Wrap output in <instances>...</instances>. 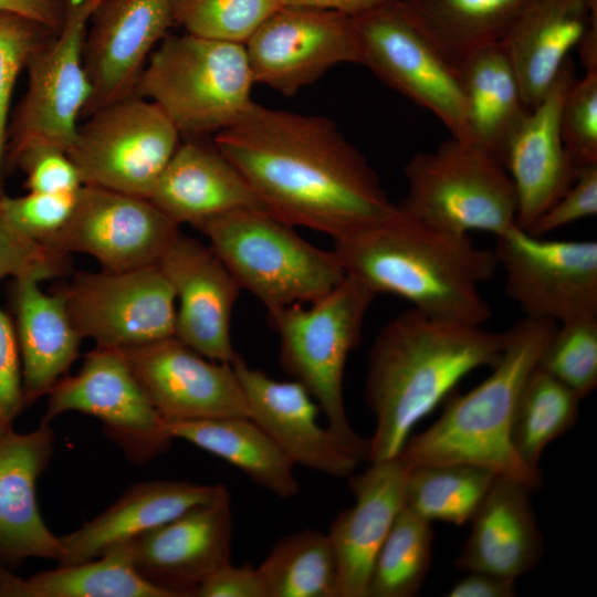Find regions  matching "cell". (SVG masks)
<instances>
[{"mask_svg": "<svg viewBox=\"0 0 597 597\" xmlns=\"http://www.w3.org/2000/svg\"><path fill=\"white\" fill-rule=\"evenodd\" d=\"M568 56L553 84L512 136L502 164L517 198L516 224L527 229L575 180L561 134L565 96L575 81Z\"/></svg>", "mask_w": 597, "mask_h": 597, "instance_id": "obj_22", "label": "cell"}, {"mask_svg": "<svg viewBox=\"0 0 597 597\" xmlns=\"http://www.w3.org/2000/svg\"><path fill=\"white\" fill-rule=\"evenodd\" d=\"M582 400L597 386V317L557 324L537 364Z\"/></svg>", "mask_w": 597, "mask_h": 597, "instance_id": "obj_39", "label": "cell"}, {"mask_svg": "<svg viewBox=\"0 0 597 597\" xmlns=\"http://www.w3.org/2000/svg\"><path fill=\"white\" fill-rule=\"evenodd\" d=\"M53 30L24 15L0 11V197L4 195L8 116L17 78Z\"/></svg>", "mask_w": 597, "mask_h": 597, "instance_id": "obj_40", "label": "cell"}, {"mask_svg": "<svg viewBox=\"0 0 597 597\" xmlns=\"http://www.w3.org/2000/svg\"><path fill=\"white\" fill-rule=\"evenodd\" d=\"M70 270V255L18 232L0 209V281L34 277L43 282Z\"/></svg>", "mask_w": 597, "mask_h": 597, "instance_id": "obj_43", "label": "cell"}, {"mask_svg": "<svg viewBox=\"0 0 597 597\" xmlns=\"http://www.w3.org/2000/svg\"><path fill=\"white\" fill-rule=\"evenodd\" d=\"M333 240L346 275L376 295H397L442 321L483 325L491 317L480 290L499 266L493 249L469 234L432 227L397 205L389 217Z\"/></svg>", "mask_w": 597, "mask_h": 597, "instance_id": "obj_2", "label": "cell"}, {"mask_svg": "<svg viewBox=\"0 0 597 597\" xmlns=\"http://www.w3.org/2000/svg\"><path fill=\"white\" fill-rule=\"evenodd\" d=\"M407 195L398 203L438 229L498 237L516 224L517 198L503 164L471 143L450 137L405 167Z\"/></svg>", "mask_w": 597, "mask_h": 597, "instance_id": "obj_8", "label": "cell"}, {"mask_svg": "<svg viewBox=\"0 0 597 597\" xmlns=\"http://www.w3.org/2000/svg\"><path fill=\"white\" fill-rule=\"evenodd\" d=\"M195 597H268V593L258 567L229 562L201 584Z\"/></svg>", "mask_w": 597, "mask_h": 597, "instance_id": "obj_47", "label": "cell"}, {"mask_svg": "<svg viewBox=\"0 0 597 597\" xmlns=\"http://www.w3.org/2000/svg\"><path fill=\"white\" fill-rule=\"evenodd\" d=\"M224 486L178 480H149L130 485L112 505L77 530L60 536L57 565L84 563L214 499Z\"/></svg>", "mask_w": 597, "mask_h": 597, "instance_id": "obj_28", "label": "cell"}, {"mask_svg": "<svg viewBox=\"0 0 597 597\" xmlns=\"http://www.w3.org/2000/svg\"><path fill=\"white\" fill-rule=\"evenodd\" d=\"M526 0H402L436 43L458 64L471 52L501 43Z\"/></svg>", "mask_w": 597, "mask_h": 597, "instance_id": "obj_33", "label": "cell"}, {"mask_svg": "<svg viewBox=\"0 0 597 597\" xmlns=\"http://www.w3.org/2000/svg\"><path fill=\"white\" fill-rule=\"evenodd\" d=\"M258 568L268 597H337L335 554L318 530L283 536Z\"/></svg>", "mask_w": 597, "mask_h": 597, "instance_id": "obj_34", "label": "cell"}, {"mask_svg": "<svg viewBox=\"0 0 597 597\" xmlns=\"http://www.w3.org/2000/svg\"><path fill=\"white\" fill-rule=\"evenodd\" d=\"M70 0H0V11L13 12L59 30Z\"/></svg>", "mask_w": 597, "mask_h": 597, "instance_id": "obj_49", "label": "cell"}, {"mask_svg": "<svg viewBox=\"0 0 597 597\" xmlns=\"http://www.w3.org/2000/svg\"><path fill=\"white\" fill-rule=\"evenodd\" d=\"M59 292L81 337L96 347L126 349L174 336L176 295L157 263L82 271Z\"/></svg>", "mask_w": 597, "mask_h": 597, "instance_id": "obj_13", "label": "cell"}, {"mask_svg": "<svg viewBox=\"0 0 597 597\" xmlns=\"http://www.w3.org/2000/svg\"><path fill=\"white\" fill-rule=\"evenodd\" d=\"M360 64L432 113L451 137L471 142L458 65L429 38L402 0L353 18Z\"/></svg>", "mask_w": 597, "mask_h": 597, "instance_id": "obj_10", "label": "cell"}, {"mask_svg": "<svg viewBox=\"0 0 597 597\" xmlns=\"http://www.w3.org/2000/svg\"><path fill=\"white\" fill-rule=\"evenodd\" d=\"M458 71L471 143L501 163L512 136L530 113L513 64L501 43L478 49Z\"/></svg>", "mask_w": 597, "mask_h": 597, "instance_id": "obj_30", "label": "cell"}, {"mask_svg": "<svg viewBox=\"0 0 597 597\" xmlns=\"http://www.w3.org/2000/svg\"><path fill=\"white\" fill-rule=\"evenodd\" d=\"M254 83L292 96L341 63H359L353 18L281 7L244 43Z\"/></svg>", "mask_w": 597, "mask_h": 597, "instance_id": "obj_15", "label": "cell"}, {"mask_svg": "<svg viewBox=\"0 0 597 597\" xmlns=\"http://www.w3.org/2000/svg\"><path fill=\"white\" fill-rule=\"evenodd\" d=\"M387 0H280L282 7H303L336 11L350 18L375 9Z\"/></svg>", "mask_w": 597, "mask_h": 597, "instance_id": "obj_50", "label": "cell"}, {"mask_svg": "<svg viewBox=\"0 0 597 597\" xmlns=\"http://www.w3.org/2000/svg\"><path fill=\"white\" fill-rule=\"evenodd\" d=\"M244 44L167 34L148 57L135 94L157 104L180 136L202 137L233 125L252 104Z\"/></svg>", "mask_w": 597, "mask_h": 597, "instance_id": "obj_7", "label": "cell"}, {"mask_svg": "<svg viewBox=\"0 0 597 597\" xmlns=\"http://www.w3.org/2000/svg\"><path fill=\"white\" fill-rule=\"evenodd\" d=\"M561 134L575 175L597 165V71H586L570 85L562 107Z\"/></svg>", "mask_w": 597, "mask_h": 597, "instance_id": "obj_41", "label": "cell"}, {"mask_svg": "<svg viewBox=\"0 0 597 597\" xmlns=\"http://www.w3.org/2000/svg\"><path fill=\"white\" fill-rule=\"evenodd\" d=\"M24 408L14 324L0 306V433L13 428L14 420Z\"/></svg>", "mask_w": 597, "mask_h": 597, "instance_id": "obj_46", "label": "cell"}, {"mask_svg": "<svg viewBox=\"0 0 597 597\" xmlns=\"http://www.w3.org/2000/svg\"><path fill=\"white\" fill-rule=\"evenodd\" d=\"M597 27V0H526L501 44L530 109L544 97L569 51Z\"/></svg>", "mask_w": 597, "mask_h": 597, "instance_id": "obj_27", "label": "cell"}, {"mask_svg": "<svg viewBox=\"0 0 597 597\" xmlns=\"http://www.w3.org/2000/svg\"><path fill=\"white\" fill-rule=\"evenodd\" d=\"M496 476L467 463L416 467L407 473L405 506L430 523L462 525L471 521Z\"/></svg>", "mask_w": 597, "mask_h": 597, "instance_id": "obj_36", "label": "cell"}, {"mask_svg": "<svg viewBox=\"0 0 597 597\" xmlns=\"http://www.w3.org/2000/svg\"><path fill=\"white\" fill-rule=\"evenodd\" d=\"M54 452L51 423L32 431L0 433V564L12 569L27 558L55 561L63 556L60 536L44 523L35 486Z\"/></svg>", "mask_w": 597, "mask_h": 597, "instance_id": "obj_23", "label": "cell"}, {"mask_svg": "<svg viewBox=\"0 0 597 597\" xmlns=\"http://www.w3.org/2000/svg\"><path fill=\"white\" fill-rule=\"evenodd\" d=\"M14 329L25 408L46 396L78 356L82 337L60 292L48 294L38 279L13 280Z\"/></svg>", "mask_w": 597, "mask_h": 597, "instance_id": "obj_29", "label": "cell"}, {"mask_svg": "<svg viewBox=\"0 0 597 597\" xmlns=\"http://www.w3.org/2000/svg\"><path fill=\"white\" fill-rule=\"evenodd\" d=\"M24 171L28 191L76 192L83 186L80 172L65 150L39 148L24 154L15 169Z\"/></svg>", "mask_w": 597, "mask_h": 597, "instance_id": "obj_45", "label": "cell"}, {"mask_svg": "<svg viewBox=\"0 0 597 597\" xmlns=\"http://www.w3.org/2000/svg\"><path fill=\"white\" fill-rule=\"evenodd\" d=\"M505 292L526 317H597V242L551 240L514 224L492 248Z\"/></svg>", "mask_w": 597, "mask_h": 597, "instance_id": "obj_12", "label": "cell"}, {"mask_svg": "<svg viewBox=\"0 0 597 597\" xmlns=\"http://www.w3.org/2000/svg\"><path fill=\"white\" fill-rule=\"evenodd\" d=\"M449 590V597H513L515 579L486 572H467Z\"/></svg>", "mask_w": 597, "mask_h": 597, "instance_id": "obj_48", "label": "cell"}, {"mask_svg": "<svg viewBox=\"0 0 597 597\" xmlns=\"http://www.w3.org/2000/svg\"><path fill=\"white\" fill-rule=\"evenodd\" d=\"M369 463L347 478L355 503L337 514L327 533L337 564V597H368L374 561L406 503L408 470L399 460Z\"/></svg>", "mask_w": 597, "mask_h": 597, "instance_id": "obj_24", "label": "cell"}, {"mask_svg": "<svg viewBox=\"0 0 597 597\" xmlns=\"http://www.w3.org/2000/svg\"><path fill=\"white\" fill-rule=\"evenodd\" d=\"M84 119L66 150L83 186L148 199L180 144L168 116L132 94Z\"/></svg>", "mask_w": 597, "mask_h": 597, "instance_id": "obj_11", "label": "cell"}, {"mask_svg": "<svg viewBox=\"0 0 597 597\" xmlns=\"http://www.w3.org/2000/svg\"><path fill=\"white\" fill-rule=\"evenodd\" d=\"M178 306L174 336L202 356L232 363L231 318L242 290L210 247L180 232L157 262Z\"/></svg>", "mask_w": 597, "mask_h": 597, "instance_id": "obj_20", "label": "cell"}, {"mask_svg": "<svg viewBox=\"0 0 597 597\" xmlns=\"http://www.w3.org/2000/svg\"><path fill=\"white\" fill-rule=\"evenodd\" d=\"M281 7L280 0H172V24L192 35L244 44Z\"/></svg>", "mask_w": 597, "mask_h": 597, "instance_id": "obj_38", "label": "cell"}, {"mask_svg": "<svg viewBox=\"0 0 597 597\" xmlns=\"http://www.w3.org/2000/svg\"><path fill=\"white\" fill-rule=\"evenodd\" d=\"M241 289L268 312L312 303L346 276L334 250L298 235L293 226L262 209H238L196 227Z\"/></svg>", "mask_w": 597, "mask_h": 597, "instance_id": "obj_6", "label": "cell"}, {"mask_svg": "<svg viewBox=\"0 0 597 597\" xmlns=\"http://www.w3.org/2000/svg\"><path fill=\"white\" fill-rule=\"evenodd\" d=\"M104 0H70L62 27L30 56L28 85L7 132L6 172L39 148L67 150L91 87L83 48L91 17Z\"/></svg>", "mask_w": 597, "mask_h": 597, "instance_id": "obj_9", "label": "cell"}, {"mask_svg": "<svg viewBox=\"0 0 597 597\" xmlns=\"http://www.w3.org/2000/svg\"><path fill=\"white\" fill-rule=\"evenodd\" d=\"M432 544L431 523L404 506L374 561L368 597L415 596L428 575Z\"/></svg>", "mask_w": 597, "mask_h": 597, "instance_id": "obj_37", "label": "cell"}, {"mask_svg": "<svg viewBox=\"0 0 597 597\" xmlns=\"http://www.w3.org/2000/svg\"><path fill=\"white\" fill-rule=\"evenodd\" d=\"M213 142L266 210L293 227L334 239L397 209L363 154L327 117L252 102Z\"/></svg>", "mask_w": 597, "mask_h": 597, "instance_id": "obj_1", "label": "cell"}, {"mask_svg": "<svg viewBox=\"0 0 597 597\" xmlns=\"http://www.w3.org/2000/svg\"><path fill=\"white\" fill-rule=\"evenodd\" d=\"M148 200L178 226L238 209L266 210L247 179L217 147L200 137L180 143Z\"/></svg>", "mask_w": 597, "mask_h": 597, "instance_id": "obj_25", "label": "cell"}, {"mask_svg": "<svg viewBox=\"0 0 597 597\" xmlns=\"http://www.w3.org/2000/svg\"><path fill=\"white\" fill-rule=\"evenodd\" d=\"M46 396L41 421L51 423L67 411L95 417L133 463L156 458L174 440L119 349L95 346L78 371L63 376Z\"/></svg>", "mask_w": 597, "mask_h": 597, "instance_id": "obj_14", "label": "cell"}, {"mask_svg": "<svg viewBox=\"0 0 597 597\" xmlns=\"http://www.w3.org/2000/svg\"><path fill=\"white\" fill-rule=\"evenodd\" d=\"M531 491L516 480L496 476L471 519V533L455 559L457 568L516 579L537 566L544 544Z\"/></svg>", "mask_w": 597, "mask_h": 597, "instance_id": "obj_26", "label": "cell"}, {"mask_svg": "<svg viewBox=\"0 0 597 597\" xmlns=\"http://www.w3.org/2000/svg\"><path fill=\"white\" fill-rule=\"evenodd\" d=\"M232 533L231 496L224 486L214 499L121 544L145 582L167 597H195L230 562Z\"/></svg>", "mask_w": 597, "mask_h": 597, "instance_id": "obj_17", "label": "cell"}, {"mask_svg": "<svg viewBox=\"0 0 597 597\" xmlns=\"http://www.w3.org/2000/svg\"><path fill=\"white\" fill-rule=\"evenodd\" d=\"M248 417L293 462L333 476L348 478L359 461L337 443L318 422L320 407L306 388L292 379L281 381L253 368L239 355L231 363Z\"/></svg>", "mask_w": 597, "mask_h": 597, "instance_id": "obj_21", "label": "cell"}, {"mask_svg": "<svg viewBox=\"0 0 597 597\" xmlns=\"http://www.w3.org/2000/svg\"><path fill=\"white\" fill-rule=\"evenodd\" d=\"M0 597H167L133 568L123 544L78 564L20 577L0 564Z\"/></svg>", "mask_w": 597, "mask_h": 597, "instance_id": "obj_32", "label": "cell"}, {"mask_svg": "<svg viewBox=\"0 0 597 597\" xmlns=\"http://www.w3.org/2000/svg\"><path fill=\"white\" fill-rule=\"evenodd\" d=\"M172 24V0H104L83 48L91 95L82 118L132 94L146 62Z\"/></svg>", "mask_w": 597, "mask_h": 597, "instance_id": "obj_19", "label": "cell"}, {"mask_svg": "<svg viewBox=\"0 0 597 597\" xmlns=\"http://www.w3.org/2000/svg\"><path fill=\"white\" fill-rule=\"evenodd\" d=\"M506 332L449 322L410 307L377 334L368 353L365 399L376 428L367 460L396 458L412 428L476 368L501 358Z\"/></svg>", "mask_w": 597, "mask_h": 597, "instance_id": "obj_3", "label": "cell"}, {"mask_svg": "<svg viewBox=\"0 0 597 597\" xmlns=\"http://www.w3.org/2000/svg\"><path fill=\"white\" fill-rule=\"evenodd\" d=\"M179 232L148 199L82 186L70 220L48 247L87 254L106 271H125L156 264Z\"/></svg>", "mask_w": 597, "mask_h": 597, "instance_id": "obj_16", "label": "cell"}, {"mask_svg": "<svg viewBox=\"0 0 597 597\" xmlns=\"http://www.w3.org/2000/svg\"><path fill=\"white\" fill-rule=\"evenodd\" d=\"M119 350L166 423L248 417L230 363L209 359L175 336Z\"/></svg>", "mask_w": 597, "mask_h": 597, "instance_id": "obj_18", "label": "cell"}, {"mask_svg": "<svg viewBox=\"0 0 597 597\" xmlns=\"http://www.w3.org/2000/svg\"><path fill=\"white\" fill-rule=\"evenodd\" d=\"M596 213L597 165H594L578 170L575 180L563 196L525 230L531 234L544 237Z\"/></svg>", "mask_w": 597, "mask_h": 597, "instance_id": "obj_44", "label": "cell"}, {"mask_svg": "<svg viewBox=\"0 0 597 597\" xmlns=\"http://www.w3.org/2000/svg\"><path fill=\"white\" fill-rule=\"evenodd\" d=\"M77 192L28 193L0 197V209L8 222L25 238L46 245L70 220Z\"/></svg>", "mask_w": 597, "mask_h": 597, "instance_id": "obj_42", "label": "cell"}, {"mask_svg": "<svg viewBox=\"0 0 597 597\" xmlns=\"http://www.w3.org/2000/svg\"><path fill=\"white\" fill-rule=\"evenodd\" d=\"M580 399L538 365L519 396L511 427L513 448L521 460L540 469L545 448L576 423Z\"/></svg>", "mask_w": 597, "mask_h": 597, "instance_id": "obj_35", "label": "cell"}, {"mask_svg": "<svg viewBox=\"0 0 597 597\" xmlns=\"http://www.w3.org/2000/svg\"><path fill=\"white\" fill-rule=\"evenodd\" d=\"M557 324L526 317L506 332V343L492 373L464 395L450 399L441 416L411 436L399 454L410 470L437 463H467L516 480L531 490L542 485L541 470L515 452L511 427L521 390Z\"/></svg>", "mask_w": 597, "mask_h": 597, "instance_id": "obj_4", "label": "cell"}, {"mask_svg": "<svg viewBox=\"0 0 597 597\" xmlns=\"http://www.w3.org/2000/svg\"><path fill=\"white\" fill-rule=\"evenodd\" d=\"M166 428L172 439L186 440L224 460L281 499L300 493L293 462L248 417L177 421Z\"/></svg>", "mask_w": 597, "mask_h": 597, "instance_id": "obj_31", "label": "cell"}, {"mask_svg": "<svg viewBox=\"0 0 597 597\" xmlns=\"http://www.w3.org/2000/svg\"><path fill=\"white\" fill-rule=\"evenodd\" d=\"M375 296L346 275L307 308L294 304L268 312L280 337L283 370L306 388L337 443L359 462L368 458L369 440L362 438L347 418L343 383L347 357L362 339Z\"/></svg>", "mask_w": 597, "mask_h": 597, "instance_id": "obj_5", "label": "cell"}]
</instances>
